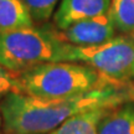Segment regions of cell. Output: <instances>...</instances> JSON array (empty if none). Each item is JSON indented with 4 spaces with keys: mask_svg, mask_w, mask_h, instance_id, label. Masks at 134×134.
<instances>
[{
    "mask_svg": "<svg viewBox=\"0 0 134 134\" xmlns=\"http://www.w3.org/2000/svg\"><path fill=\"white\" fill-rule=\"evenodd\" d=\"M134 100V85L115 82L76 96L42 99L14 92L0 100L5 134H48L75 114Z\"/></svg>",
    "mask_w": 134,
    "mask_h": 134,
    "instance_id": "cell-1",
    "label": "cell"
},
{
    "mask_svg": "<svg viewBox=\"0 0 134 134\" xmlns=\"http://www.w3.org/2000/svg\"><path fill=\"white\" fill-rule=\"evenodd\" d=\"M19 78L23 93L42 99L66 98L117 82L88 65L71 61L42 63L20 73Z\"/></svg>",
    "mask_w": 134,
    "mask_h": 134,
    "instance_id": "cell-2",
    "label": "cell"
},
{
    "mask_svg": "<svg viewBox=\"0 0 134 134\" xmlns=\"http://www.w3.org/2000/svg\"><path fill=\"white\" fill-rule=\"evenodd\" d=\"M66 45L57 29L46 25L0 30V65L20 75L42 63L63 61Z\"/></svg>",
    "mask_w": 134,
    "mask_h": 134,
    "instance_id": "cell-3",
    "label": "cell"
},
{
    "mask_svg": "<svg viewBox=\"0 0 134 134\" xmlns=\"http://www.w3.org/2000/svg\"><path fill=\"white\" fill-rule=\"evenodd\" d=\"M63 61L85 63L117 82L134 81V37L119 35L90 47L67 43Z\"/></svg>",
    "mask_w": 134,
    "mask_h": 134,
    "instance_id": "cell-4",
    "label": "cell"
},
{
    "mask_svg": "<svg viewBox=\"0 0 134 134\" xmlns=\"http://www.w3.org/2000/svg\"><path fill=\"white\" fill-rule=\"evenodd\" d=\"M58 36L66 43L81 47L98 46L115 36V30L109 14L82 20L65 30H57Z\"/></svg>",
    "mask_w": 134,
    "mask_h": 134,
    "instance_id": "cell-5",
    "label": "cell"
},
{
    "mask_svg": "<svg viewBox=\"0 0 134 134\" xmlns=\"http://www.w3.org/2000/svg\"><path fill=\"white\" fill-rule=\"evenodd\" d=\"M112 0H61L53 15L57 30H65L75 23L109 14Z\"/></svg>",
    "mask_w": 134,
    "mask_h": 134,
    "instance_id": "cell-6",
    "label": "cell"
},
{
    "mask_svg": "<svg viewBox=\"0 0 134 134\" xmlns=\"http://www.w3.org/2000/svg\"><path fill=\"white\" fill-rule=\"evenodd\" d=\"M110 109L96 108L75 114L48 134H98L100 120Z\"/></svg>",
    "mask_w": 134,
    "mask_h": 134,
    "instance_id": "cell-7",
    "label": "cell"
},
{
    "mask_svg": "<svg viewBox=\"0 0 134 134\" xmlns=\"http://www.w3.org/2000/svg\"><path fill=\"white\" fill-rule=\"evenodd\" d=\"M98 134H134V100L112 108L100 120Z\"/></svg>",
    "mask_w": 134,
    "mask_h": 134,
    "instance_id": "cell-8",
    "label": "cell"
},
{
    "mask_svg": "<svg viewBox=\"0 0 134 134\" xmlns=\"http://www.w3.org/2000/svg\"><path fill=\"white\" fill-rule=\"evenodd\" d=\"M34 21L20 0H0V30L34 26Z\"/></svg>",
    "mask_w": 134,
    "mask_h": 134,
    "instance_id": "cell-9",
    "label": "cell"
},
{
    "mask_svg": "<svg viewBox=\"0 0 134 134\" xmlns=\"http://www.w3.org/2000/svg\"><path fill=\"white\" fill-rule=\"evenodd\" d=\"M109 16L117 32L134 34V0H112Z\"/></svg>",
    "mask_w": 134,
    "mask_h": 134,
    "instance_id": "cell-10",
    "label": "cell"
},
{
    "mask_svg": "<svg viewBox=\"0 0 134 134\" xmlns=\"http://www.w3.org/2000/svg\"><path fill=\"white\" fill-rule=\"evenodd\" d=\"M26 8L34 24H45L55 15L58 0H20Z\"/></svg>",
    "mask_w": 134,
    "mask_h": 134,
    "instance_id": "cell-11",
    "label": "cell"
},
{
    "mask_svg": "<svg viewBox=\"0 0 134 134\" xmlns=\"http://www.w3.org/2000/svg\"><path fill=\"white\" fill-rule=\"evenodd\" d=\"M14 92H19V93L24 92L19 75L9 71L8 68L0 65V100Z\"/></svg>",
    "mask_w": 134,
    "mask_h": 134,
    "instance_id": "cell-12",
    "label": "cell"
},
{
    "mask_svg": "<svg viewBox=\"0 0 134 134\" xmlns=\"http://www.w3.org/2000/svg\"><path fill=\"white\" fill-rule=\"evenodd\" d=\"M1 128H3V115H1V112H0V134H1Z\"/></svg>",
    "mask_w": 134,
    "mask_h": 134,
    "instance_id": "cell-13",
    "label": "cell"
}]
</instances>
